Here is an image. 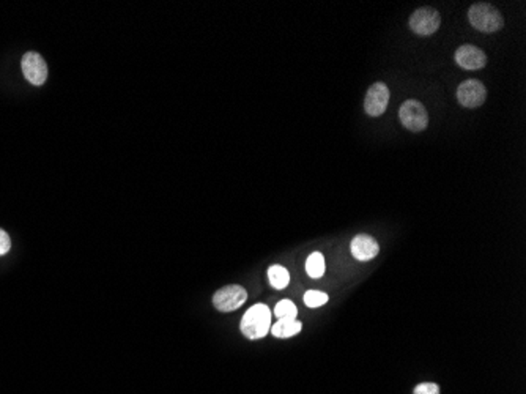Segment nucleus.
I'll return each instance as SVG.
<instances>
[{
  "label": "nucleus",
  "mask_w": 526,
  "mask_h": 394,
  "mask_svg": "<svg viewBox=\"0 0 526 394\" xmlns=\"http://www.w3.org/2000/svg\"><path fill=\"white\" fill-rule=\"evenodd\" d=\"M22 73L33 86H43L47 79V65L38 52H26L22 57Z\"/></svg>",
  "instance_id": "6e6552de"
},
{
  "label": "nucleus",
  "mask_w": 526,
  "mask_h": 394,
  "mask_svg": "<svg viewBox=\"0 0 526 394\" xmlns=\"http://www.w3.org/2000/svg\"><path fill=\"white\" fill-rule=\"evenodd\" d=\"M330 296L320 290H307L304 294V303L307 308H320L328 303Z\"/></svg>",
  "instance_id": "2eb2a0df"
},
{
  "label": "nucleus",
  "mask_w": 526,
  "mask_h": 394,
  "mask_svg": "<svg viewBox=\"0 0 526 394\" xmlns=\"http://www.w3.org/2000/svg\"><path fill=\"white\" fill-rule=\"evenodd\" d=\"M457 65L463 70H481L487 63L486 52L473 45H463L454 54Z\"/></svg>",
  "instance_id": "1a4fd4ad"
},
{
  "label": "nucleus",
  "mask_w": 526,
  "mask_h": 394,
  "mask_svg": "<svg viewBox=\"0 0 526 394\" xmlns=\"http://www.w3.org/2000/svg\"><path fill=\"white\" fill-rule=\"evenodd\" d=\"M274 314L279 320H296L298 309H296L293 301L281 300L274 308Z\"/></svg>",
  "instance_id": "4468645a"
},
{
  "label": "nucleus",
  "mask_w": 526,
  "mask_h": 394,
  "mask_svg": "<svg viewBox=\"0 0 526 394\" xmlns=\"http://www.w3.org/2000/svg\"><path fill=\"white\" fill-rule=\"evenodd\" d=\"M303 328V325L298 320H277V322L271 326V333H273L274 338H281V339H287L296 336L298 333Z\"/></svg>",
  "instance_id": "9b49d317"
},
{
  "label": "nucleus",
  "mask_w": 526,
  "mask_h": 394,
  "mask_svg": "<svg viewBox=\"0 0 526 394\" xmlns=\"http://www.w3.org/2000/svg\"><path fill=\"white\" fill-rule=\"evenodd\" d=\"M350 250H352L355 259L361 260V262H366V260H372L373 257L378 256L380 246L373 236L359 234L353 238L352 245H350Z\"/></svg>",
  "instance_id": "9d476101"
},
{
  "label": "nucleus",
  "mask_w": 526,
  "mask_h": 394,
  "mask_svg": "<svg viewBox=\"0 0 526 394\" xmlns=\"http://www.w3.org/2000/svg\"><path fill=\"white\" fill-rule=\"evenodd\" d=\"M246 300V289L238 286V284H231V286L222 287L213 295V305L221 312L235 311V309L243 306Z\"/></svg>",
  "instance_id": "39448f33"
},
{
  "label": "nucleus",
  "mask_w": 526,
  "mask_h": 394,
  "mask_svg": "<svg viewBox=\"0 0 526 394\" xmlns=\"http://www.w3.org/2000/svg\"><path fill=\"white\" fill-rule=\"evenodd\" d=\"M268 280L270 284L277 290H282L288 286L290 275L288 271L281 265H273L268 268Z\"/></svg>",
  "instance_id": "f8f14e48"
},
{
  "label": "nucleus",
  "mask_w": 526,
  "mask_h": 394,
  "mask_svg": "<svg viewBox=\"0 0 526 394\" xmlns=\"http://www.w3.org/2000/svg\"><path fill=\"white\" fill-rule=\"evenodd\" d=\"M11 248V240L10 235L5 232V230L0 229V256H5L10 251Z\"/></svg>",
  "instance_id": "f3484780"
},
{
  "label": "nucleus",
  "mask_w": 526,
  "mask_h": 394,
  "mask_svg": "<svg viewBox=\"0 0 526 394\" xmlns=\"http://www.w3.org/2000/svg\"><path fill=\"white\" fill-rule=\"evenodd\" d=\"M389 89L385 82H375L367 90L364 100V111L371 117H380L388 107L389 103Z\"/></svg>",
  "instance_id": "0eeeda50"
},
{
  "label": "nucleus",
  "mask_w": 526,
  "mask_h": 394,
  "mask_svg": "<svg viewBox=\"0 0 526 394\" xmlns=\"http://www.w3.org/2000/svg\"><path fill=\"white\" fill-rule=\"evenodd\" d=\"M306 271L314 280H318L325 275V257L322 252H312L306 260Z\"/></svg>",
  "instance_id": "ddd939ff"
},
{
  "label": "nucleus",
  "mask_w": 526,
  "mask_h": 394,
  "mask_svg": "<svg viewBox=\"0 0 526 394\" xmlns=\"http://www.w3.org/2000/svg\"><path fill=\"white\" fill-rule=\"evenodd\" d=\"M413 394H440V388L437 384H421L415 388Z\"/></svg>",
  "instance_id": "dca6fc26"
},
{
  "label": "nucleus",
  "mask_w": 526,
  "mask_h": 394,
  "mask_svg": "<svg viewBox=\"0 0 526 394\" xmlns=\"http://www.w3.org/2000/svg\"><path fill=\"white\" fill-rule=\"evenodd\" d=\"M468 21L476 30L484 33H493L503 29L504 20L500 11L490 3L477 2L468 10Z\"/></svg>",
  "instance_id": "f03ea898"
},
{
  "label": "nucleus",
  "mask_w": 526,
  "mask_h": 394,
  "mask_svg": "<svg viewBox=\"0 0 526 394\" xmlns=\"http://www.w3.org/2000/svg\"><path fill=\"white\" fill-rule=\"evenodd\" d=\"M271 328V311L267 305H254L246 311L241 319V333L247 338L256 341L262 339L270 333Z\"/></svg>",
  "instance_id": "f257e3e1"
},
{
  "label": "nucleus",
  "mask_w": 526,
  "mask_h": 394,
  "mask_svg": "<svg viewBox=\"0 0 526 394\" xmlns=\"http://www.w3.org/2000/svg\"><path fill=\"white\" fill-rule=\"evenodd\" d=\"M399 119H401L405 128L421 132L427 128L428 125V114L426 111L424 105L416 100H407L399 109Z\"/></svg>",
  "instance_id": "7ed1b4c3"
},
{
  "label": "nucleus",
  "mask_w": 526,
  "mask_h": 394,
  "mask_svg": "<svg viewBox=\"0 0 526 394\" xmlns=\"http://www.w3.org/2000/svg\"><path fill=\"white\" fill-rule=\"evenodd\" d=\"M487 98V90L477 79H467L457 89V100L463 107L476 109L484 105Z\"/></svg>",
  "instance_id": "423d86ee"
},
{
  "label": "nucleus",
  "mask_w": 526,
  "mask_h": 394,
  "mask_svg": "<svg viewBox=\"0 0 526 394\" xmlns=\"http://www.w3.org/2000/svg\"><path fill=\"white\" fill-rule=\"evenodd\" d=\"M441 26V15L432 7H422L413 11L410 16V29L416 35H433Z\"/></svg>",
  "instance_id": "20e7f679"
}]
</instances>
